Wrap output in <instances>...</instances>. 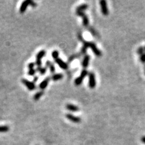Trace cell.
<instances>
[{
  "label": "cell",
  "instance_id": "5b68a950",
  "mask_svg": "<svg viewBox=\"0 0 145 145\" xmlns=\"http://www.w3.org/2000/svg\"><path fill=\"white\" fill-rule=\"evenodd\" d=\"M100 6H101V12L103 15L105 16H108L109 14V10L106 1L105 0H102L100 1Z\"/></svg>",
  "mask_w": 145,
  "mask_h": 145
},
{
  "label": "cell",
  "instance_id": "9a60e30c",
  "mask_svg": "<svg viewBox=\"0 0 145 145\" xmlns=\"http://www.w3.org/2000/svg\"><path fill=\"white\" fill-rule=\"evenodd\" d=\"M44 94V91H40L37 92L36 94L33 96V100L35 101H39V99H41V97H42L43 95Z\"/></svg>",
  "mask_w": 145,
  "mask_h": 145
},
{
  "label": "cell",
  "instance_id": "8fae6325",
  "mask_svg": "<svg viewBox=\"0 0 145 145\" xmlns=\"http://www.w3.org/2000/svg\"><path fill=\"white\" fill-rule=\"evenodd\" d=\"M89 60H90V56L88 55H85L82 62V66L84 68V69L88 67Z\"/></svg>",
  "mask_w": 145,
  "mask_h": 145
},
{
  "label": "cell",
  "instance_id": "7402d4cb",
  "mask_svg": "<svg viewBox=\"0 0 145 145\" xmlns=\"http://www.w3.org/2000/svg\"><path fill=\"white\" fill-rule=\"evenodd\" d=\"M36 73V70L35 68L30 69V70H28L27 74H28V76H35V75Z\"/></svg>",
  "mask_w": 145,
  "mask_h": 145
},
{
  "label": "cell",
  "instance_id": "7a4b0ae2",
  "mask_svg": "<svg viewBox=\"0 0 145 145\" xmlns=\"http://www.w3.org/2000/svg\"><path fill=\"white\" fill-rule=\"evenodd\" d=\"M76 15L82 18V23L83 26L85 27H87L89 26V19L88 17L83 12H76Z\"/></svg>",
  "mask_w": 145,
  "mask_h": 145
},
{
  "label": "cell",
  "instance_id": "cb8c5ba5",
  "mask_svg": "<svg viewBox=\"0 0 145 145\" xmlns=\"http://www.w3.org/2000/svg\"><path fill=\"white\" fill-rule=\"evenodd\" d=\"M88 30H89V32H91V33L94 36H97V33L95 31V30L93 27H88Z\"/></svg>",
  "mask_w": 145,
  "mask_h": 145
},
{
  "label": "cell",
  "instance_id": "3957f363",
  "mask_svg": "<svg viewBox=\"0 0 145 145\" xmlns=\"http://www.w3.org/2000/svg\"><path fill=\"white\" fill-rule=\"evenodd\" d=\"M22 83L27 88V89L30 91H33L36 88V86L35 83H33V82L29 81V80L26 79H22L21 80Z\"/></svg>",
  "mask_w": 145,
  "mask_h": 145
},
{
  "label": "cell",
  "instance_id": "e575fe53",
  "mask_svg": "<svg viewBox=\"0 0 145 145\" xmlns=\"http://www.w3.org/2000/svg\"><path fill=\"white\" fill-rule=\"evenodd\" d=\"M144 70H145V66H144Z\"/></svg>",
  "mask_w": 145,
  "mask_h": 145
},
{
  "label": "cell",
  "instance_id": "44dd1931",
  "mask_svg": "<svg viewBox=\"0 0 145 145\" xmlns=\"http://www.w3.org/2000/svg\"><path fill=\"white\" fill-rule=\"evenodd\" d=\"M9 130V127L7 125L5 126H0V132H7Z\"/></svg>",
  "mask_w": 145,
  "mask_h": 145
},
{
  "label": "cell",
  "instance_id": "8992f818",
  "mask_svg": "<svg viewBox=\"0 0 145 145\" xmlns=\"http://www.w3.org/2000/svg\"><path fill=\"white\" fill-rule=\"evenodd\" d=\"M89 48H91V50L93 51V52L94 53V54L96 55V56L100 57L102 56V52L97 47V46L96 45L94 42H89Z\"/></svg>",
  "mask_w": 145,
  "mask_h": 145
},
{
  "label": "cell",
  "instance_id": "e0dca14e",
  "mask_svg": "<svg viewBox=\"0 0 145 145\" xmlns=\"http://www.w3.org/2000/svg\"><path fill=\"white\" fill-rule=\"evenodd\" d=\"M45 55H46V51L42 50H41L37 53L36 56V59L41 60V59L44 58V57L45 56Z\"/></svg>",
  "mask_w": 145,
  "mask_h": 145
},
{
  "label": "cell",
  "instance_id": "6da1fadb",
  "mask_svg": "<svg viewBox=\"0 0 145 145\" xmlns=\"http://www.w3.org/2000/svg\"><path fill=\"white\" fill-rule=\"evenodd\" d=\"M88 70H87L86 69H83V70L82 71L81 73H80V76L78 77L76 79L74 80V84L76 86H79L81 85L82 83V82H83V80L84 79L86 76H87V75H88Z\"/></svg>",
  "mask_w": 145,
  "mask_h": 145
},
{
  "label": "cell",
  "instance_id": "d6a6232c",
  "mask_svg": "<svg viewBox=\"0 0 145 145\" xmlns=\"http://www.w3.org/2000/svg\"><path fill=\"white\" fill-rule=\"evenodd\" d=\"M141 141H142V142L144 143V144H145V136H143V137H141Z\"/></svg>",
  "mask_w": 145,
  "mask_h": 145
},
{
  "label": "cell",
  "instance_id": "9c48e42d",
  "mask_svg": "<svg viewBox=\"0 0 145 145\" xmlns=\"http://www.w3.org/2000/svg\"><path fill=\"white\" fill-rule=\"evenodd\" d=\"M55 61L59 66L60 68L65 70L68 68V64L66 63L65 62H64L63 60H62L61 59L58 58L56 59V60H55Z\"/></svg>",
  "mask_w": 145,
  "mask_h": 145
},
{
  "label": "cell",
  "instance_id": "5bb4252c",
  "mask_svg": "<svg viewBox=\"0 0 145 145\" xmlns=\"http://www.w3.org/2000/svg\"><path fill=\"white\" fill-rule=\"evenodd\" d=\"M64 78L63 74L61 73H56V74H53L52 76L50 77L51 79L53 81H58V80H61Z\"/></svg>",
  "mask_w": 145,
  "mask_h": 145
},
{
  "label": "cell",
  "instance_id": "ba28073f",
  "mask_svg": "<svg viewBox=\"0 0 145 145\" xmlns=\"http://www.w3.org/2000/svg\"><path fill=\"white\" fill-rule=\"evenodd\" d=\"M50 79H51L50 77H47V78L45 79L44 80H42V81L40 83H39V89H41L42 91L44 90V89H45L47 87V86L48 85V83H49V82H50Z\"/></svg>",
  "mask_w": 145,
  "mask_h": 145
},
{
  "label": "cell",
  "instance_id": "4fadbf2b",
  "mask_svg": "<svg viewBox=\"0 0 145 145\" xmlns=\"http://www.w3.org/2000/svg\"><path fill=\"white\" fill-rule=\"evenodd\" d=\"M89 47V42L88 41H84L83 42V46L80 50V55H85L87 53L88 48Z\"/></svg>",
  "mask_w": 145,
  "mask_h": 145
},
{
  "label": "cell",
  "instance_id": "f1b7e54d",
  "mask_svg": "<svg viewBox=\"0 0 145 145\" xmlns=\"http://www.w3.org/2000/svg\"><path fill=\"white\" fill-rule=\"evenodd\" d=\"M78 37L79 40L80 41H81L82 43H83L84 41H85V40H84V39H83V36H82V35L81 33H79L78 34Z\"/></svg>",
  "mask_w": 145,
  "mask_h": 145
},
{
  "label": "cell",
  "instance_id": "52a82bcc",
  "mask_svg": "<svg viewBox=\"0 0 145 145\" xmlns=\"http://www.w3.org/2000/svg\"><path fill=\"white\" fill-rule=\"evenodd\" d=\"M66 118L70 120L71 122L75 123H79L81 122V119L79 117H76L71 114H67L65 115Z\"/></svg>",
  "mask_w": 145,
  "mask_h": 145
},
{
  "label": "cell",
  "instance_id": "d6986e66",
  "mask_svg": "<svg viewBox=\"0 0 145 145\" xmlns=\"http://www.w3.org/2000/svg\"><path fill=\"white\" fill-rule=\"evenodd\" d=\"M80 54H74V55H73L72 56H71L69 58V59H68V62H72L73 60H74V59H78L79 58L80 56Z\"/></svg>",
  "mask_w": 145,
  "mask_h": 145
},
{
  "label": "cell",
  "instance_id": "30bf717a",
  "mask_svg": "<svg viewBox=\"0 0 145 145\" xmlns=\"http://www.w3.org/2000/svg\"><path fill=\"white\" fill-rule=\"evenodd\" d=\"M30 0H26V1H23L21 5L20 8H19V13L22 14L26 12L27 8L30 4Z\"/></svg>",
  "mask_w": 145,
  "mask_h": 145
},
{
  "label": "cell",
  "instance_id": "603a6c76",
  "mask_svg": "<svg viewBox=\"0 0 145 145\" xmlns=\"http://www.w3.org/2000/svg\"><path fill=\"white\" fill-rule=\"evenodd\" d=\"M144 47H140L137 50V53L140 56L144 54Z\"/></svg>",
  "mask_w": 145,
  "mask_h": 145
},
{
  "label": "cell",
  "instance_id": "484cf974",
  "mask_svg": "<svg viewBox=\"0 0 145 145\" xmlns=\"http://www.w3.org/2000/svg\"><path fill=\"white\" fill-rule=\"evenodd\" d=\"M35 65L37 66V67H41V65H42V61L41 60L39 59H36V62H35Z\"/></svg>",
  "mask_w": 145,
  "mask_h": 145
},
{
  "label": "cell",
  "instance_id": "f546056e",
  "mask_svg": "<svg viewBox=\"0 0 145 145\" xmlns=\"http://www.w3.org/2000/svg\"><path fill=\"white\" fill-rule=\"evenodd\" d=\"M140 59L141 62H143V63H144L145 62V53H144V54L141 55V56H140Z\"/></svg>",
  "mask_w": 145,
  "mask_h": 145
},
{
  "label": "cell",
  "instance_id": "4316f807",
  "mask_svg": "<svg viewBox=\"0 0 145 145\" xmlns=\"http://www.w3.org/2000/svg\"><path fill=\"white\" fill-rule=\"evenodd\" d=\"M29 6L32 7H33V8H35V7H37V3H36V2H35V1H31V0H30Z\"/></svg>",
  "mask_w": 145,
  "mask_h": 145
},
{
  "label": "cell",
  "instance_id": "d4e9b609",
  "mask_svg": "<svg viewBox=\"0 0 145 145\" xmlns=\"http://www.w3.org/2000/svg\"><path fill=\"white\" fill-rule=\"evenodd\" d=\"M49 69H50V71L51 73H53V74H54V73L55 72V66L53 63L51 64L50 66L49 67Z\"/></svg>",
  "mask_w": 145,
  "mask_h": 145
},
{
  "label": "cell",
  "instance_id": "2e32d148",
  "mask_svg": "<svg viewBox=\"0 0 145 145\" xmlns=\"http://www.w3.org/2000/svg\"><path fill=\"white\" fill-rule=\"evenodd\" d=\"M88 8V5L87 4H83L79 6L78 7L76 8V12H83L85 10H87Z\"/></svg>",
  "mask_w": 145,
  "mask_h": 145
},
{
  "label": "cell",
  "instance_id": "1f68e13d",
  "mask_svg": "<svg viewBox=\"0 0 145 145\" xmlns=\"http://www.w3.org/2000/svg\"><path fill=\"white\" fill-rule=\"evenodd\" d=\"M38 80H39V78L37 76H34V78L33 79V83H36V82H37V81H38Z\"/></svg>",
  "mask_w": 145,
  "mask_h": 145
},
{
  "label": "cell",
  "instance_id": "277c9868",
  "mask_svg": "<svg viewBox=\"0 0 145 145\" xmlns=\"http://www.w3.org/2000/svg\"><path fill=\"white\" fill-rule=\"evenodd\" d=\"M89 76V87L91 89H94L96 86V77L95 74L93 72H90L88 73Z\"/></svg>",
  "mask_w": 145,
  "mask_h": 145
},
{
  "label": "cell",
  "instance_id": "836d02e7",
  "mask_svg": "<svg viewBox=\"0 0 145 145\" xmlns=\"http://www.w3.org/2000/svg\"><path fill=\"white\" fill-rule=\"evenodd\" d=\"M144 51H145V46H144Z\"/></svg>",
  "mask_w": 145,
  "mask_h": 145
},
{
  "label": "cell",
  "instance_id": "ffe728a7",
  "mask_svg": "<svg viewBox=\"0 0 145 145\" xmlns=\"http://www.w3.org/2000/svg\"><path fill=\"white\" fill-rule=\"evenodd\" d=\"M59 52L58 51L54 50L51 53V56H52L53 59H54L55 60L59 58Z\"/></svg>",
  "mask_w": 145,
  "mask_h": 145
},
{
  "label": "cell",
  "instance_id": "7c38bea8",
  "mask_svg": "<svg viewBox=\"0 0 145 145\" xmlns=\"http://www.w3.org/2000/svg\"><path fill=\"white\" fill-rule=\"evenodd\" d=\"M65 108L67 110H68L71 112H78L79 110V108L78 106L73 104H71V103H68V104L66 105Z\"/></svg>",
  "mask_w": 145,
  "mask_h": 145
},
{
  "label": "cell",
  "instance_id": "ac0fdd59",
  "mask_svg": "<svg viewBox=\"0 0 145 145\" xmlns=\"http://www.w3.org/2000/svg\"><path fill=\"white\" fill-rule=\"evenodd\" d=\"M36 71H38V72L40 73L41 75H44L45 74V73L47 72V68L46 67H37V68L36 69Z\"/></svg>",
  "mask_w": 145,
  "mask_h": 145
},
{
  "label": "cell",
  "instance_id": "83f0119b",
  "mask_svg": "<svg viewBox=\"0 0 145 145\" xmlns=\"http://www.w3.org/2000/svg\"><path fill=\"white\" fill-rule=\"evenodd\" d=\"M35 64L34 63V62H30V63L28 64L27 67L28 70H30V69H33L34 67H35Z\"/></svg>",
  "mask_w": 145,
  "mask_h": 145
},
{
  "label": "cell",
  "instance_id": "4dcf8cb0",
  "mask_svg": "<svg viewBox=\"0 0 145 145\" xmlns=\"http://www.w3.org/2000/svg\"><path fill=\"white\" fill-rule=\"evenodd\" d=\"M52 64V62H51V61H50V60H47L46 62H45V67L46 68L47 67V68H49L51 64Z\"/></svg>",
  "mask_w": 145,
  "mask_h": 145
}]
</instances>
